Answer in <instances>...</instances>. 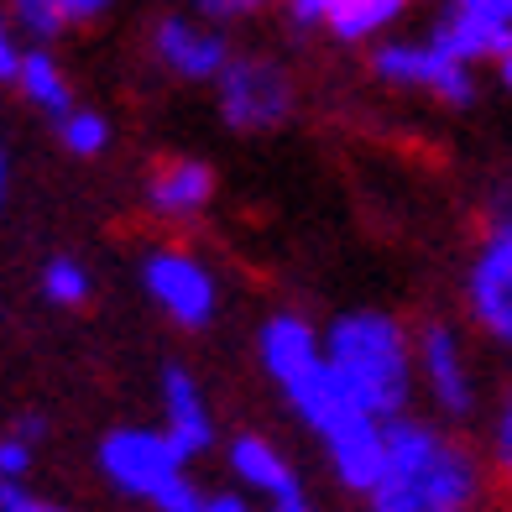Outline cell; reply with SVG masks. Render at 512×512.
<instances>
[{
  "mask_svg": "<svg viewBox=\"0 0 512 512\" xmlns=\"http://www.w3.org/2000/svg\"><path fill=\"white\" fill-rule=\"evenodd\" d=\"M439 48H445L450 58L460 63H502L512 53V21L502 16H486V11H465V6H450L445 16L434 21L429 32Z\"/></svg>",
  "mask_w": 512,
  "mask_h": 512,
  "instance_id": "9a60e30c",
  "label": "cell"
},
{
  "mask_svg": "<svg viewBox=\"0 0 512 512\" xmlns=\"http://www.w3.org/2000/svg\"><path fill=\"white\" fill-rule=\"evenodd\" d=\"M142 293L152 298V309L183 335H199L220 319V277L189 246H152L142 256Z\"/></svg>",
  "mask_w": 512,
  "mask_h": 512,
  "instance_id": "52a82bcc",
  "label": "cell"
},
{
  "mask_svg": "<svg viewBox=\"0 0 512 512\" xmlns=\"http://www.w3.org/2000/svg\"><path fill=\"white\" fill-rule=\"evenodd\" d=\"M42 439H48V418L42 413H16L6 429H0V476L6 481H32Z\"/></svg>",
  "mask_w": 512,
  "mask_h": 512,
  "instance_id": "ac0fdd59",
  "label": "cell"
},
{
  "mask_svg": "<svg viewBox=\"0 0 512 512\" xmlns=\"http://www.w3.org/2000/svg\"><path fill=\"white\" fill-rule=\"evenodd\" d=\"M204 512H262V507L241 486H215V492H204Z\"/></svg>",
  "mask_w": 512,
  "mask_h": 512,
  "instance_id": "d4e9b609",
  "label": "cell"
},
{
  "mask_svg": "<svg viewBox=\"0 0 512 512\" xmlns=\"http://www.w3.org/2000/svg\"><path fill=\"white\" fill-rule=\"evenodd\" d=\"M204 16H215V21H236V16H251V11H262L267 0H199Z\"/></svg>",
  "mask_w": 512,
  "mask_h": 512,
  "instance_id": "4316f807",
  "label": "cell"
},
{
  "mask_svg": "<svg viewBox=\"0 0 512 512\" xmlns=\"http://www.w3.org/2000/svg\"><path fill=\"white\" fill-rule=\"evenodd\" d=\"M21 58H27V42H21V27L0 11V84H16Z\"/></svg>",
  "mask_w": 512,
  "mask_h": 512,
  "instance_id": "cb8c5ba5",
  "label": "cell"
},
{
  "mask_svg": "<svg viewBox=\"0 0 512 512\" xmlns=\"http://www.w3.org/2000/svg\"><path fill=\"white\" fill-rule=\"evenodd\" d=\"M262 512H319V502H314L309 492H293V497H277V502H267Z\"/></svg>",
  "mask_w": 512,
  "mask_h": 512,
  "instance_id": "83f0119b",
  "label": "cell"
},
{
  "mask_svg": "<svg viewBox=\"0 0 512 512\" xmlns=\"http://www.w3.org/2000/svg\"><path fill=\"white\" fill-rule=\"evenodd\" d=\"M413 366H418V392L429 403V418L439 424H471L481 413V371L471 335L455 319H418L413 324Z\"/></svg>",
  "mask_w": 512,
  "mask_h": 512,
  "instance_id": "8992f818",
  "label": "cell"
},
{
  "mask_svg": "<svg viewBox=\"0 0 512 512\" xmlns=\"http://www.w3.org/2000/svg\"><path fill=\"white\" fill-rule=\"evenodd\" d=\"M95 465L110 492L147 502L152 512H204V486L194 481V460L157 424L105 429L95 445Z\"/></svg>",
  "mask_w": 512,
  "mask_h": 512,
  "instance_id": "277c9868",
  "label": "cell"
},
{
  "mask_svg": "<svg viewBox=\"0 0 512 512\" xmlns=\"http://www.w3.org/2000/svg\"><path fill=\"white\" fill-rule=\"evenodd\" d=\"M486 450L455 424L403 413L387 424V455L377 486L361 497L366 512H481L492 497Z\"/></svg>",
  "mask_w": 512,
  "mask_h": 512,
  "instance_id": "6da1fadb",
  "label": "cell"
},
{
  "mask_svg": "<svg viewBox=\"0 0 512 512\" xmlns=\"http://www.w3.org/2000/svg\"><path fill=\"white\" fill-rule=\"evenodd\" d=\"M11 21L21 27V37L42 42V48H48V42H53V37L68 27L58 0H11Z\"/></svg>",
  "mask_w": 512,
  "mask_h": 512,
  "instance_id": "7402d4cb",
  "label": "cell"
},
{
  "mask_svg": "<svg viewBox=\"0 0 512 512\" xmlns=\"http://www.w3.org/2000/svg\"><path fill=\"white\" fill-rule=\"evenodd\" d=\"M58 142L68 157H105L110 142H115V131H110V115L95 110V105H74L68 115H58Z\"/></svg>",
  "mask_w": 512,
  "mask_h": 512,
  "instance_id": "ffe728a7",
  "label": "cell"
},
{
  "mask_svg": "<svg viewBox=\"0 0 512 512\" xmlns=\"http://www.w3.org/2000/svg\"><path fill=\"white\" fill-rule=\"evenodd\" d=\"M16 89H21V100H27L32 110L42 115H68L74 110V84H68L63 74V63L53 58V48H42V42H32L27 58H21V74H16Z\"/></svg>",
  "mask_w": 512,
  "mask_h": 512,
  "instance_id": "e0dca14e",
  "label": "cell"
},
{
  "mask_svg": "<svg viewBox=\"0 0 512 512\" xmlns=\"http://www.w3.org/2000/svg\"><path fill=\"white\" fill-rule=\"evenodd\" d=\"M215 189L220 178L204 157H162L142 183V204L157 225H194L199 215H209Z\"/></svg>",
  "mask_w": 512,
  "mask_h": 512,
  "instance_id": "8fae6325",
  "label": "cell"
},
{
  "mask_svg": "<svg viewBox=\"0 0 512 512\" xmlns=\"http://www.w3.org/2000/svg\"><path fill=\"white\" fill-rule=\"evenodd\" d=\"M450 6H465V11H486V16H502V21H512V0H450Z\"/></svg>",
  "mask_w": 512,
  "mask_h": 512,
  "instance_id": "f1b7e54d",
  "label": "cell"
},
{
  "mask_svg": "<svg viewBox=\"0 0 512 512\" xmlns=\"http://www.w3.org/2000/svg\"><path fill=\"white\" fill-rule=\"evenodd\" d=\"M220 121L241 136H267L293 115V79L277 58L241 53L225 63V74L215 79Z\"/></svg>",
  "mask_w": 512,
  "mask_h": 512,
  "instance_id": "9c48e42d",
  "label": "cell"
},
{
  "mask_svg": "<svg viewBox=\"0 0 512 512\" xmlns=\"http://www.w3.org/2000/svg\"><path fill=\"white\" fill-rule=\"evenodd\" d=\"M37 288H42V298H48V304H58V309H84L89 298H95V272H89L79 256L58 251V256H48V262H42Z\"/></svg>",
  "mask_w": 512,
  "mask_h": 512,
  "instance_id": "d6986e66",
  "label": "cell"
},
{
  "mask_svg": "<svg viewBox=\"0 0 512 512\" xmlns=\"http://www.w3.org/2000/svg\"><path fill=\"white\" fill-rule=\"evenodd\" d=\"M220 455H225V471H230V486H241L246 497H256V502H277V497H293V492H309L304 486V476H298V465H293V455L277 445V439H267V434H256V429H246V434H230L225 445H220Z\"/></svg>",
  "mask_w": 512,
  "mask_h": 512,
  "instance_id": "4fadbf2b",
  "label": "cell"
},
{
  "mask_svg": "<svg viewBox=\"0 0 512 512\" xmlns=\"http://www.w3.org/2000/svg\"><path fill=\"white\" fill-rule=\"evenodd\" d=\"M486 465H492V481L512 492V387L497 398L492 418H486Z\"/></svg>",
  "mask_w": 512,
  "mask_h": 512,
  "instance_id": "44dd1931",
  "label": "cell"
},
{
  "mask_svg": "<svg viewBox=\"0 0 512 512\" xmlns=\"http://www.w3.org/2000/svg\"><path fill=\"white\" fill-rule=\"evenodd\" d=\"M0 512H68V502H58L53 492H42L32 481H6L0 476Z\"/></svg>",
  "mask_w": 512,
  "mask_h": 512,
  "instance_id": "603a6c76",
  "label": "cell"
},
{
  "mask_svg": "<svg viewBox=\"0 0 512 512\" xmlns=\"http://www.w3.org/2000/svg\"><path fill=\"white\" fill-rule=\"evenodd\" d=\"M382 455H387V424H366L356 434L335 439V445L324 450V465H330V476L340 481V492L366 497L382 476Z\"/></svg>",
  "mask_w": 512,
  "mask_h": 512,
  "instance_id": "2e32d148",
  "label": "cell"
},
{
  "mask_svg": "<svg viewBox=\"0 0 512 512\" xmlns=\"http://www.w3.org/2000/svg\"><path fill=\"white\" fill-rule=\"evenodd\" d=\"M256 366L283 392L288 413L319 439V450H330L335 439L356 434L366 424H382L351 398V387L340 382V371L324 356V330L304 314L277 309L256 324Z\"/></svg>",
  "mask_w": 512,
  "mask_h": 512,
  "instance_id": "7a4b0ae2",
  "label": "cell"
},
{
  "mask_svg": "<svg viewBox=\"0 0 512 512\" xmlns=\"http://www.w3.org/2000/svg\"><path fill=\"white\" fill-rule=\"evenodd\" d=\"M152 58L183 84H215L236 53H230L220 27H204L189 16H162L152 27Z\"/></svg>",
  "mask_w": 512,
  "mask_h": 512,
  "instance_id": "7c38bea8",
  "label": "cell"
},
{
  "mask_svg": "<svg viewBox=\"0 0 512 512\" xmlns=\"http://www.w3.org/2000/svg\"><path fill=\"white\" fill-rule=\"evenodd\" d=\"M497 79H502V89H507V95H512V53L497 63Z\"/></svg>",
  "mask_w": 512,
  "mask_h": 512,
  "instance_id": "4dcf8cb0",
  "label": "cell"
},
{
  "mask_svg": "<svg viewBox=\"0 0 512 512\" xmlns=\"http://www.w3.org/2000/svg\"><path fill=\"white\" fill-rule=\"evenodd\" d=\"M6 194H11V162H6V147H0V209H6Z\"/></svg>",
  "mask_w": 512,
  "mask_h": 512,
  "instance_id": "f546056e",
  "label": "cell"
},
{
  "mask_svg": "<svg viewBox=\"0 0 512 512\" xmlns=\"http://www.w3.org/2000/svg\"><path fill=\"white\" fill-rule=\"evenodd\" d=\"M324 356L351 387V398L392 424L413 413L418 398V366H413V324L392 309H345L324 324Z\"/></svg>",
  "mask_w": 512,
  "mask_h": 512,
  "instance_id": "3957f363",
  "label": "cell"
},
{
  "mask_svg": "<svg viewBox=\"0 0 512 512\" xmlns=\"http://www.w3.org/2000/svg\"><path fill=\"white\" fill-rule=\"evenodd\" d=\"M371 74L392 89H418V95H434L439 105L465 110L476 105V68L450 58L434 37H382L371 48Z\"/></svg>",
  "mask_w": 512,
  "mask_h": 512,
  "instance_id": "ba28073f",
  "label": "cell"
},
{
  "mask_svg": "<svg viewBox=\"0 0 512 512\" xmlns=\"http://www.w3.org/2000/svg\"><path fill=\"white\" fill-rule=\"evenodd\" d=\"M58 6H63V21H68V27H84V21H100V16L115 6V0H58Z\"/></svg>",
  "mask_w": 512,
  "mask_h": 512,
  "instance_id": "484cf974",
  "label": "cell"
},
{
  "mask_svg": "<svg viewBox=\"0 0 512 512\" xmlns=\"http://www.w3.org/2000/svg\"><path fill=\"white\" fill-rule=\"evenodd\" d=\"M157 429L173 439V445L199 460L209 450H220V418H215V403H209L204 382L194 377L189 366H162L157 377Z\"/></svg>",
  "mask_w": 512,
  "mask_h": 512,
  "instance_id": "30bf717a",
  "label": "cell"
},
{
  "mask_svg": "<svg viewBox=\"0 0 512 512\" xmlns=\"http://www.w3.org/2000/svg\"><path fill=\"white\" fill-rule=\"evenodd\" d=\"M293 27H324L335 42H377L398 27L408 0H283Z\"/></svg>",
  "mask_w": 512,
  "mask_h": 512,
  "instance_id": "5bb4252c",
  "label": "cell"
},
{
  "mask_svg": "<svg viewBox=\"0 0 512 512\" xmlns=\"http://www.w3.org/2000/svg\"><path fill=\"white\" fill-rule=\"evenodd\" d=\"M460 309L465 324L512 356V178H502L486 204V220L476 230L471 251H465L460 272Z\"/></svg>",
  "mask_w": 512,
  "mask_h": 512,
  "instance_id": "5b68a950",
  "label": "cell"
}]
</instances>
